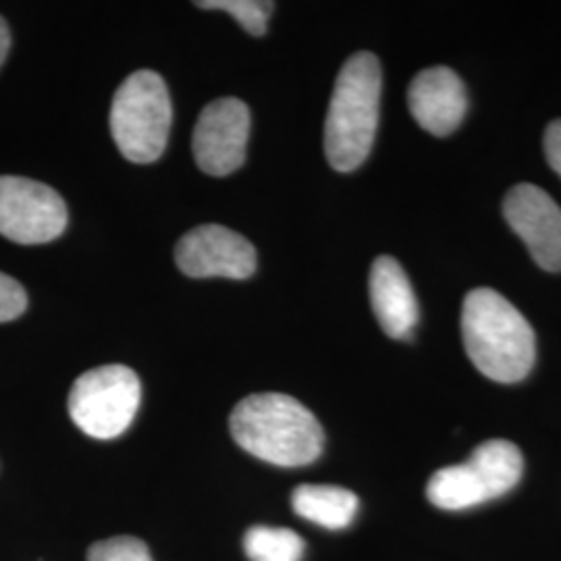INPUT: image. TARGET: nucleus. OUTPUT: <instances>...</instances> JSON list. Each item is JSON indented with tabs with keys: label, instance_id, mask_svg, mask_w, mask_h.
Here are the masks:
<instances>
[{
	"label": "nucleus",
	"instance_id": "obj_1",
	"mask_svg": "<svg viewBox=\"0 0 561 561\" xmlns=\"http://www.w3.org/2000/svg\"><path fill=\"white\" fill-rule=\"evenodd\" d=\"M461 337L472 364L491 381L518 382L537 358L530 322L500 291L472 289L461 306Z\"/></svg>",
	"mask_w": 561,
	"mask_h": 561
},
{
	"label": "nucleus",
	"instance_id": "obj_2",
	"mask_svg": "<svg viewBox=\"0 0 561 561\" xmlns=\"http://www.w3.org/2000/svg\"><path fill=\"white\" fill-rule=\"evenodd\" d=\"M229 428L241 449L280 468L308 466L324 447L321 422L304 403L285 393L243 398L231 412Z\"/></svg>",
	"mask_w": 561,
	"mask_h": 561
},
{
	"label": "nucleus",
	"instance_id": "obj_3",
	"mask_svg": "<svg viewBox=\"0 0 561 561\" xmlns=\"http://www.w3.org/2000/svg\"><path fill=\"white\" fill-rule=\"evenodd\" d=\"M381 83V65L373 53H356L341 67L324 121V154L340 173L358 169L373 150Z\"/></svg>",
	"mask_w": 561,
	"mask_h": 561
},
{
	"label": "nucleus",
	"instance_id": "obj_4",
	"mask_svg": "<svg viewBox=\"0 0 561 561\" xmlns=\"http://www.w3.org/2000/svg\"><path fill=\"white\" fill-rule=\"evenodd\" d=\"M171 96L159 73L141 69L123 81L111 108V134L127 161H159L171 134Z\"/></svg>",
	"mask_w": 561,
	"mask_h": 561
},
{
	"label": "nucleus",
	"instance_id": "obj_5",
	"mask_svg": "<svg viewBox=\"0 0 561 561\" xmlns=\"http://www.w3.org/2000/svg\"><path fill=\"white\" fill-rule=\"evenodd\" d=\"M140 401L138 375L129 366L108 364L83 373L73 382L69 414L88 437L108 442L131 426Z\"/></svg>",
	"mask_w": 561,
	"mask_h": 561
},
{
	"label": "nucleus",
	"instance_id": "obj_6",
	"mask_svg": "<svg viewBox=\"0 0 561 561\" xmlns=\"http://www.w3.org/2000/svg\"><path fill=\"white\" fill-rule=\"evenodd\" d=\"M67 204L41 181L0 175V236L36 245L57 240L67 227Z\"/></svg>",
	"mask_w": 561,
	"mask_h": 561
},
{
	"label": "nucleus",
	"instance_id": "obj_7",
	"mask_svg": "<svg viewBox=\"0 0 561 561\" xmlns=\"http://www.w3.org/2000/svg\"><path fill=\"white\" fill-rule=\"evenodd\" d=\"M250 125V108L240 99H219L204 106L192 136V150L206 175L225 178L240 169Z\"/></svg>",
	"mask_w": 561,
	"mask_h": 561
},
{
	"label": "nucleus",
	"instance_id": "obj_8",
	"mask_svg": "<svg viewBox=\"0 0 561 561\" xmlns=\"http://www.w3.org/2000/svg\"><path fill=\"white\" fill-rule=\"evenodd\" d=\"M181 273L194 279H248L256 271V250L240 233L222 225H201L187 231L175 248Z\"/></svg>",
	"mask_w": 561,
	"mask_h": 561
},
{
	"label": "nucleus",
	"instance_id": "obj_9",
	"mask_svg": "<svg viewBox=\"0 0 561 561\" xmlns=\"http://www.w3.org/2000/svg\"><path fill=\"white\" fill-rule=\"evenodd\" d=\"M507 225L524 241L535 262L549 271H561V208L533 183L512 187L503 201Z\"/></svg>",
	"mask_w": 561,
	"mask_h": 561
},
{
	"label": "nucleus",
	"instance_id": "obj_10",
	"mask_svg": "<svg viewBox=\"0 0 561 561\" xmlns=\"http://www.w3.org/2000/svg\"><path fill=\"white\" fill-rule=\"evenodd\" d=\"M408 106L424 131L443 138L460 127L468 108L466 88L454 69L431 67L410 83Z\"/></svg>",
	"mask_w": 561,
	"mask_h": 561
},
{
	"label": "nucleus",
	"instance_id": "obj_11",
	"mask_svg": "<svg viewBox=\"0 0 561 561\" xmlns=\"http://www.w3.org/2000/svg\"><path fill=\"white\" fill-rule=\"evenodd\" d=\"M370 301L382 331L393 340L410 337L419 322V301L400 262L379 256L370 268Z\"/></svg>",
	"mask_w": 561,
	"mask_h": 561
},
{
	"label": "nucleus",
	"instance_id": "obj_12",
	"mask_svg": "<svg viewBox=\"0 0 561 561\" xmlns=\"http://www.w3.org/2000/svg\"><path fill=\"white\" fill-rule=\"evenodd\" d=\"M291 507L304 520L314 522L329 530H341L354 522L360 502L343 486L300 484L291 493Z\"/></svg>",
	"mask_w": 561,
	"mask_h": 561
},
{
	"label": "nucleus",
	"instance_id": "obj_13",
	"mask_svg": "<svg viewBox=\"0 0 561 561\" xmlns=\"http://www.w3.org/2000/svg\"><path fill=\"white\" fill-rule=\"evenodd\" d=\"M426 497L433 505L449 512L491 502L489 489L484 486L481 474L468 460L437 470L426 484Z\"/></svg>",
	"mask_w": 561,
	"mask_h": 561
},
{
	"label": "nucleus",
	"instance_id": "obj_14",
	"mask_svg": "<svg viewBox=\"0 0 561 561\" xmlns=\"http://www.w3.org/2000/svg\"><path fill=\"white\" fill-rule=\"evenodd\" d=\"M468 461L481 474L484 486L489 489L491 500H497L510 493L522 479L524 458L522 451L512 442L491 439L479 445Z\"/></svg>",
	"mask_w": 561,
	"mask_h": 561
},
{
	"label": "nucleus",
	"instance_id": "obj_15",
	"mask_svg": "<svg viewBox=\"0 0 561 561\" xmlns=\"http://www.w3.org/2000/svg\"><path fill=\"white\" fill-rule=\"evenodd\" d=\"M243 551L250 561H301L304 541L289 528L252 526L243 535Z\"/></svg>",
	"mask_w": 561,
	"mask_h": 561
},
{
	"label": "nucleus",
	"instance_id": "obj_16",
	"mask_svg": "<svg viewBox=\"0 0 561 561\" xmlns=\"http://www.w3.org/2000/svg\"><path fill=\"white\" fill-rule=\"evenodd\" d=\"M196 7L229 13L252 36H264L268 18L273 15V9H275L273 2H262V0H204V2H196Z\"/></svg>",
	"mask_w": 561,
	"mask_h": 561
},
{
	"label": "nucleus",
	"instance_id": "obj_17",
	"mask_svg": "<svg viewBox=\"0 0 561 561\" xmlns=\"http://www.w3.org/2000/svg\"><path fill=\"white\" fill-rule=\"evenodd\" d=\"M88 561H152L148 545L136 537H115L94 542Z\"/></svg>",
	"mask_w": 561,
	"mask_h": 561
},
{
	"label": "nucleus",
	"instance_id": "obj_18",
	"mask_svg": "<svg viewBox=\"0 0 561 561\" xmlns=\"http://www.w3.org/2000/svg\"><path fill=\"white\" fill-rule=\"evenodd\" d=\"M27 308V296L20 280L0 273V322L15 321Z\"/></svg>",
	"mask_w": 561,
	"mask_h": 561
},
{
	"label": "nucleus",
	"instance_id": "obj_19",
	"mask_svg": "<svg viewBox=\"0 0 561 561\" xmlns=\"http://www.w3.org/2000/svg\"><path fill=\"white\" fill-rule=\"evenodd\" d=\"M542 148H545V157L551 164V169L561 178V119L549 123L545 138H542Z\"/></svg>",
	"mask_w": 561,
	"mask_h": 561
},
{
	"label": "nucleus",
	"instance_id": "obj_20",
	"mask_svg": "<svg viewBox=\"0 0 561 561\" xmlns=\"http://www.w3.org/2000/svg\"><path fill=\"white\" fill-rule=\"evenodd\" d=\"M9 48H11V34H9V25H7V21L0 18V67H2V62H4L7 55H9Z\"/></svg>",
	"mask_w": 561,
	"mask_h": 561
}]
</instances>
